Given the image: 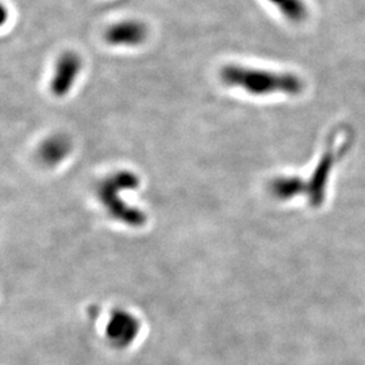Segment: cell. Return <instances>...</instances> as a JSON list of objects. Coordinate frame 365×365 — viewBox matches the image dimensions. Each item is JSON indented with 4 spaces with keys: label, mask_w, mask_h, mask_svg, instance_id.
<instances>
[{
    "label": "cell",
    "mask_w": 365,
    "mask_h": 365,
    "mask_svg": "<svg viewBox=\"0 0 365 365\" xmlns=\"http://www.w3.org/2000/svg\"><path fill=\"white\" fill-rule=\"evenodd\" d=\"M292 24H302L307 19L309 9L303 0H268Z\"/></svg>",
    "instance_id": "cell-8"
},
{
    "label": "cell",
    "mask_w": 365,
    "mask_h": 365,
    "mask_svg": "<svg viewBox=\"0 0 365 365\" xmlns=\"http://www.w3.org/2000/svg\"><path fill=\"white\" fill-rule=\"evenodd\" d=\"M141 322L137 317L125 310H117L111 314L106 325V339L119 349L128 348L138 337Z\"/></svg>",
    "instance_id": "cell-4"
},
{
    "label": "cell",
    "mask_w": 365,
    "mask_h": 365,
    "mask_svg": "<svg viewBox=\"0 0 365 365\" xmlns=\"http://www.w3.org/2000/svg\"><path fill=\"white\" fill-rule=\"evenodd\" d=\"M81 58L75 52L63 53L56 64V71L51 81V92L57 98L66 96L73 87L81 71Z\"/></svg>",
    "instance_id": "cell-5"
},
{
    "label": "cell",
    "mask_w": 365,
    "mask_h": 365,
    "mask_svg": "<svg viewBox=\"0 0 365 365\" xmlns=\"http://www.w3.org/2000/svg\"><path fill=\"white\" fill-rule=\"evenodd\" d=\"M148 38V27L135 19L114 24L105 31L107 43L113 46H137Z\"/></svg>",
    "instance_id": "cell-6"
},
{
    "label": "cell",
    "mask_w": 365,
    "mask_h": 365,
    "mask_svg": "<svg viewBox=\"0 0 365 365\" xmlns=\"http://www.w3.org/2000/svg\"><path fill=\"white\" fill-rule=\"evenodd\" d=\"M351 143H352V133H349L348 129H339L334 134H331L327 145V150L314 170L312 180L307 182L309 185L307 196L314 207H318L324 203V199L327 195V182L333 167L339 163L341 157L345 155Z\"/></svg>",
    "instance_id": "cell-3"
},
{
    "label": "cell",
    "mask_w": 365,
    "mask_h": 365,
    "mask_svg": "<svg viewBox=\"0 0 365 365\" xmlns=\"http://www.w3.org/2000/svg\"><path fill=\"white\" fill-rule=\"evenodd\" d=\"M271 192L274 197L288 200L309 192V185L299 176H280L271 182Z\"/></svg>",
    "instance_id": "cell-7"
},
{
    "label": "cell",
    "mask_w": 365,
    "mask_h": 365,
    "mask_svg": "<svg viewBox=\"0 0 365 365\" xmlns=\"http://www.w3.org/2000/svg\"><path fill=\"white\" fill-rule=\"evenodd\" d=\"M69 149L71 144L64 137H54L45 143L41 150V156L48 164H57L68 155Z\"/></svg>",
    "instance_id": "cell-9"
},
{
    "label": "cell",
    "mask_w": 365,
    "mask_h": 365,
    "mask_svg": "<svg viewBox=\"0 0 365 365\" xmlns=\"http://www.w3.org/2000/svg\"><path fill=\"white\" fill-rule=\"evenodd\" d=\"M220 76L226 86L242 88L250 95L257 96L272 93L297 96L304 90V83L299 76L286 72H272L230 64L222 68Z\"/></svg>",
    "instance_id": "cell-1"
},
{
    "label": "cell",
    "mask_w": 365,
    "mask_h": 365,
    "mask_svg": "<svg viewBox=\"0 0 365 365\" xmlns=\"http://www.w3.org/2000/svg\"><path fill=\"white\" fill-rule=\"evenodd\" d=\"M138 185L140 180L134 173L120 170L107 178L105 182H101L98 188V196L107 211L118 221L133 227L143 226L146 222V215L141 210L134 209L126 205L119 194L123 190H134Z\"/></svg>",
    "instance_id": "cell-2"
}]
</instances>
